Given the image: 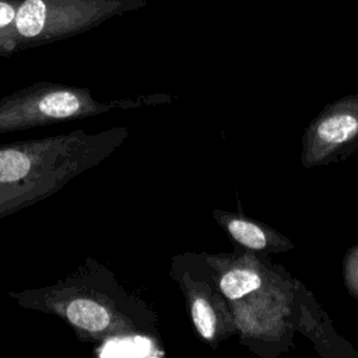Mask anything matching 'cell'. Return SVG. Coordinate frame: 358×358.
<instances>
[{"label":"cell","mask_w":358,"mask_h":358,"mask_svg":"<svg viewBox=\"0 0 358 358\" xmlns=\"http://www.w3.org/2000/svg\"><path fill=\"white\" fill-rule=\"evenodd\" d=\"M115 131L64 134L0 144V218L59 192L115 145Z\"/></svg>","instance_id":"6da1fadb"},{"label":"cell","mask_w":358,"mask_h":358,"mask_svg":"<svg viewBox=\"0 0 358 358\" xmlns=\"http://www.w3.org/2000/svg\"><path fill=\"white\" fill-rule=\"evenodd\" d=\"M10 295L21 306L62 317L77 337L88 343L112 338L120 327L110 299L96 287L91 262L53 285Z\"/></svg>","instance_id":"7a4b0ae2"},{"label":"cell","mask_w":358,"mask_h":358,"mask_svg":"<svg viewBox=\"0 0 358 358\" xmlns=\"http://www.w3.org/2000/svg\"><path fill=\"white\" fill-rule=\"evenodd\" d=\"M110 108L88 88L38 83L0 98V133L84 119Z\"/></svg>","instance_id":"3957f363"},{"label":"cell","mask_w":358,"mask_h":358,"mask_svg":"<svg viewBox=\"0 0 358 358\" xmlns=\"http://www.w3.org/2000/svg\"><path fill=\"white\" fill-rule=\"evenodd\" d=\"M358 131V120L352 115L341 113L324 119L317 127V136L326 143L341 144Z\"/></svg>","instance_id":"277c9868"},{"label":"cell","mask_w":358,"mask_h":358,"mask_svg":"<svg viewBox=\"0 0 358 358\" xmlns=\"http://www.w3.org/2000/svg\"><path fill=\"white\" fill-rule=\"evenodd\" d=\"M262 285V280L257 273L243 268H235L228 271L220 282L222 294L229 299H239L243 295L256 291Z\"/></svg>","instance_id":"5b68a950"},{"label":"cell","mask_w":358,"mask_h":358,"mask_svg":"<svg viewBox=\"0 0 358 358\" xmlns=\"http://www.w3.org/2000/svg\"><path fill=\"white\" fill-rule=\"evenodd\" d=\"M228 231L239 243L250 249H263L266 246L264 232L252 222L243 220H231L228 222Z\"/></svg>","instance_id":"8992f818"},{"label":"cell","mask_w":358,"mask_h":358,"mask_svg":"<svg viewBox=\"0 0 358 358\" xmlns=\"http://www.w3.org/2000/svg\"><path fill=\"white\" fill-rule=\"evenodd\" d=\"M192 317L199 333L206 338H213L215 333V315L204 299H196L192 305Z\"/></svg>","instance_id":"52a82bcc"}]
</instances>
